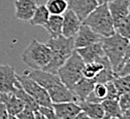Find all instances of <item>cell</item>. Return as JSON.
Masks as SVG:
<instances>
[{
    "instance_id": "cell-27",
    "label": "cell",
    "mask_w": 130,
    "mask_h": 119,
    "mask_svg": "<svg viewBox=\"0 0 130 119\" xmlns=\"http://www.w3.org/2000/svg\"><path fill=\"white\" fill-rule=\"evenodd\" d=\"M115 32L130 40V11L129 13L115 25Z\"/></svg>"
},
{
    "instance_id": "cell-6",
    "label": "cell",
    "mask_w": 130,
    "mask_h": 119,
    "mask_svg": "<svg viewBox=\"0 0 130 119\" xmlns=\"http://www.w3.org/2000/svg\"><path fill=\"white\" fill-rule=\"evenodd\" d=\"M17 78L21 84V86L25 89L27 93H29L32 98L34 99L36 102V104L39 107H50L52 108L53 103L51 101V98L48 96V92L46 89H44L42 86H40L39 84L34 81L32 78H30L28 75H18Z\"/></svg>"
},
{
    "instance_id": "cell-12",
    "label": "cell",
    "mask_w": 130,
    "mask_h": 119,
    "mask_svg": "<svg viewBox=\"0 0 130 119\" xmlns=\"http://www.w3.org/2000/svg\"><path fill=\"white\" fill-rule=\"evenodd\" d=\"M67 3L68 9H71L82 22L97 6L95 0H67Z\"/></svg>"
},
{
    "instance_id": "cell-39",
    "label": "cell",
    "mask_w": 130,
    "mask_h": 119,
    "mask_svg": "<svg viewBox=\"0 0 130 119\" xmlns=\"http://www.w3.org/2000/svg\"><path fill=\"white\" fill-rule=\"evenodd\" d=\"M97 5H102V4H107L108 2L112 1V0H95Z\"/></svg>"
},
{
    "instance_id": "cell-4",
    "label": "cell",
    "mask_w": 130,
    "mask_h": 119,
    "mask_svg": "<svg viewBox=\"0 0 130 119\" xmlns=\"http://www.w3.org/2000/svg\"><path fill=\"white\" fill-rule=\"evenodd\" d=\"M128 42V39L121 36L117 32L108 37H103L101 40L104 55L109 61L113 71H115V74L124 60Z\"/></svg>"
},
{
    "instance_id": "cell-34",
    "label": "cell",
    "mask_w": 130,
    "mask_h": 119,
    "mask_svg": "<svg viewBox=\"0 0 130 119\" xmlns=\"http://www.w3.org/2000/svg\"><path fill=\"white\" fill-rule=\"evenodd\" d=\"M7 117H8V113L5 108V105L2 102H0V119H6Z\"/></svg>"
},
{
    "instance_id": "cell-32",
    "label": "cell",
    "mask_w": 130,
    "mask_h": 119,
    "mask_svg": "<svg viewBox=\"0 0 130 119\" xmlns=\"http://www.w3.org/2000/svg\"><path fill=\"white\" fill-rule=\"evenodd\" d=\"M38 111L40 113H42L47 119H61L54 111L53 107L50 108V107H39L38 108Z\"/></svg>"
},
{
    "instance_id": "cell-31",
    "label": "cell",
    "mask_w": 130,
    "mask_h": 119,
    "mask_svg": "<svg viewBox=\"0 0 130 119\" xmlns=\"http://www.w3.org/2000/svg\"><path fill=\"white\" fill-rule=\"evenodd\" d=\"M18 119H35V111L29 107H26L17 115Z\"/></svg>"
},
{
    "instance_id": "cell-9",
    "label": "cell",
    "mask_w": 130,
    "mask_h": 119,
    "mask_svg": "<svg viewBox=\"0 0 130 119\" xmlns=\"http://www.w3.org/2000/svg\"><path fill=\"white\" fill-rule=\"evenodd\" d=\"M25 74L28 75L30 78H32L34 81H36L40 86L46 89V91L48 89H51L52 87H54L55 85H57V84L62 83V81L60 80L57 74L46 72L44 70H32V71L26 72Z\"/></svg>"
},
{
    "instance_id": "cell-35",
    "label": "cell",
    "mask_w": 130,
    "mask_h": 119,
    "mask_svg": "<svg viewBox=\"0 0 130 119\" xmlns=\"http://www.w3.org/2000/svg\"><path fill=\"white\" fill-rule=\"evenodd\" d=\"M73 119H93V118H91V117H89L85 112H83V111H80Z\"/></svg>"
},
{
    "instance_id": "cell-26",
    "label": "cell",
    "mask_w": 130,
    "mask_h": 119,
    "mask_svg": "<svg viewBox=\"0 0 130 119\" xmlns=\"http://www.w3.org/2000/svg\"><path fill=\"white\" fill-rule=\"evenodd\" d=\"M44 5L51 14L61 15L68 9L67 0H47Z\"/></svg>"
},
{
    "instance_id": "cell-33",
    "label": "cell",
    "mask_w": 130,
    "mask_h": 119,
    "mask_svg": "<svg viewBox=\"0 0 130 119\" xmlns=\"http://www.w3.org/2000/svg\"><path fill=\"white\" fill-rule=\"evenodd\" d=\"M130 74V58H128L120 67L115 75L117 76H124Z\"/></svg>"
},
{
    "instance_id": "cell-23",
    "label": "cell",
    "mask_w": 130,
    "mask_h": 119,
    "mask_svg": "<svg viewBox=\"0 0 130 119\" xmlns=\"http://www.w3.org/2000/svg\"><path fill=\"white\" fill-rule=\"evenodd\" d=\"M104 59H105V56L100 61L85 64L84 70H83V77L89 78V79H94L104 68Z\"/></svg>"
},
{
    "instance_id": "cell-8",
    "label": "cell",
    "mask_w": 130,
    "mask_h": 119,
    "mask_svg": "<svg viewBox=\"0 0 130 119\" xmlns=\"http://www.w3.org/2000/svg\"><path fill=\"white\" fill-rule=\"evenodd\" d=\"M19 84L14 68L8 65H0V92H14Z\"/></svg>"
},
{
    "instance_id": "cell-16",
    "label": "cell",
    "mask_w": 130,
    "mask_h": 119,
    "mask_svg": "<svg viewBox=\"0 0 130 119\" xmlns=\"http://www.w3.org/2000/svg\"><path fill=\"white\" fill-rule=\"evenodd\" d=\"M108 10L111 14L113 25H116L130 11V2L129 0H112L107 3Z\"/></svg>"
},
{
    "instance_id": "cell-41",
    "label": "cell",
    "mask_w": 130,
    "mask_h": 119,
    "mask_svg": "<svg viewBox=\"0 0 130 119\" xmlns=\"http://www.w3.org/2000/svg\"><path fill=\"white\" fill-rule=\"evenodd\" d=\"M109 119H120V118H118V117H115V118H109Z\"/></svg>"
},
{
    "instance_id": "cell-13",
    "label": "cell",
    "mask_w": 130,
    "mask_h": 119,
    "mask_svg": "<svg viewBox=\"0 0 130 119\" xmlns=\"http://www.w3.org/2000/svg\"><path fill=\"white\" fill-rule=\"evenodd\" d=\"M75 50L80 56V58L83 59L85 64L96 62V61H100L105 56L104 52H103V48H102L101 41L94 43V44H91V45L86 46V47L77 48Z\"/></svg>"
},
{
    "instance_id": "cell-19",
    "label": "cell",
    "mask_w": 130,
    "mask_h": 119,
    "mask_svg": "<svg viewBox=\"0 0 130 119\" xmlns=\"http://www.w3.org/2000/svg\"><path fill=\"white\" fill-rule=\"evenodd\" d=\"M82 109L83 112H85L89 117L93 119H103L104 111L101 103H93V102L83 101L77 103Z\"/></svg>"
},
{
    "instance_id": "cell-1",
    "label": "cell",
    "mask_w": 130,
    "mask_h": 119,
    "mask_svg": "<svg viewBox=\"0 0 130 119\" xmlns=\"http://www.w3.org/2000/svg\"><path fill=\"white\" fill-rule=\"evenodd\" d=\"M46 45L50 47L52 52V59L43 70L53 74H57L60 67L75 50L74 37H64L63 35L57 38L50 37L46 42Z\"/></svg>"
},
{
    "instance_id": "cell-7",
    "label": "cell",
    "mask_w": 130,
    "mask_h": 119,
    "mask_svg": "<svg viewBox=\"0 0 130 119\" xmlns=\"http://www.w3.org/2000/svg\"><path fill=\"white\" fill-rule=\"evenodd\" d=\"M102 38L103 37L101 35L93 31L89 26L82 24V26L79 27L77 33L74 36V47L75 49L86 47L91 44L100 42Z\"/></svg>"
},
{
    "instance_id": "cell-3",
    "label": "cell",
    "mask_w": 130,
    "mask_h": 119,
    "mask_svg": "<svg viewBox=\"0 0 130 119\" xmlns=\"http://www.w3.org/2000/svg\"><path fill=\"white\" fill-rule=\"evenodd\" d=\"M52 59V52L46 43L33 39L22 54V60L33 70H43Z\"/></svg>"
},
{
    "instance_id": "cell-14",
    "label": "cell",
    "mask_w": 130,
    "mask_h": 119,
    "mask_svg": "<svg viewBox=\"0 0 130 119\" xmlns=\"http://www.w3.org/2000/svg\"><path fill=\"white\" fill-rule=\"evenodd\" d=\"M52 103H64V102H76V99L71 89L65 86L63 83H59L47 90Z\"/></svg>"
},
{
    "instance_id": "cell-38",
    "label": "cell",
    "mask_w": 130,
    "mask_h": 119,
    "mask_svg": "<svg viewBox=\"0 0 130 119\" xmlns=\"http://www.w3.org/2000/svg\"><path fill=\"white\" fill-rule=\"evenodd\" d=\"M35 119H47L42 113H40L38 110L35 111Z\"/></svg>"
},
{
    "instance_id": "cell-15",
    "label": "cell",
    "mask_w": 130,
    "mask_h": 119,
    "mask_svg": "<svg viewBox=\"0 0 130 119\" xmlns=\"http://www.w3.org/2000/svg\"><path fill=\"white\" fill-rule=\"evenodd\" d=\"M53 109L61 119H73L80 111L79 105L76 102H64V103H54Z\"/></svg>"
},
{
    "instance_id": "cell-18",
    "label": "cell",
    "mask_w": 130,
    "mask_h": 119,
    "mask_svg": "<svg viewBox=\"0 0 130 119\" xmlns=\"http://www.w3.org/2000/svg\"><path fill=\"white\" fill-rule=\"evenodd\" d=\"M95 83L96 82L94 79H89V78L83 77L82 79H79L74 84V86L71 88V90H72V92L76 99V103L86 101L88 96L93 90V88L95 86Z\"/></svg>"
},
{
    "instance_id": "cell-10",
    "label": "cell",
    "mask_w": 130,
    "mask_h": 119,
    "mask_svg": "<svg viewBox=\"0 0 130 119\" xmlns=\"http://www.w3.org/2000/svg\"><path fill=\"white\" fill-rule=\"evenodd\" d=\"M38 4L36 0H14V13L19 21L29 22Z\"/></svg>"
},
{
    "instance_id": "cell-11",
    "label": "cell",
    "mask_w": 130,
    "mask_h": 119,
    "mask_svg": "<svg viewBox=\"0 0 130 119\" xmlns=\"http://www.w3.org/2000/svg\"><path fill=\"white\" fill-rule=\"evenodd\" d=\"M62 16V35L64 37H74L79 27L82 26V21L71 9H67Z\"/></svg>"
},
{
    "instance_id": "cell-17",
    "label": "cell",
    "mask_w": 130,
    "mask_h": 119,
    "mask_svg": "<svg viewBox=\"0 0 130 119\" xmlns=\"http://www.w3.org/2000/svg\"><path fill=\"white\" fill-rule=\"evenodd\" d=\"M0 102L5 105L8 115L17 116L25 108V104L13 92H0Z\"/></svg>"
},
{
    "instance_id": "cell-37",
    "label": "cell",
    "mask_w": 130,
    "mask_h": 119,
    "mask_svg": "<svg viewBox=\"0 0 130 119\" xmlns=\"http://www.w3.org/2000/svg\"><path fill=\"white\" fill-rule=\"evenodd\" d=\"M128 58H130V40H129V42H128V46H127V49H126V53H125V57H124V60H123V62H122V64L128 59ZM121 64V65H122ZM120 65V66H121ZM118 71V70H117Z\"/></svg>"
},
{
    "instance_id": "cell-28",
    "label": "cell",
    "mask_w": 130,
    "mask_h": 119,
    "mask_svg": "<svg viewBox=\"0 0 130 119\" xmlns=\"http://www.w3.org/2000/svg\"><path fill=\"white\" fill-rule=\"evenodd\" d=\"M112 82L115 84L119 94H122L130 90V74L124 75V76L115 75V78H113Z\"/></svg>"
},
{
    "instance_id": "cell-20",
    "label": "cell",
    "mask_w": 130,
    "mask_h": 119,
    "mask_svg": "<svg viewBox=\"0 0 130 119\" xmlns=\"http://www.w3.org/2000/svg\"><path fill=\"white\" fill-rule=\"evenodd\" d=\"M62 24L63 16L59 14H51L47 23L44 25V29L47 31L51 38H57L62 36Z\"/></svg>"
},
{
    "instance_id": "cell-24",
    "label": "cell",
    "mask_w": 130,
    "mask_h": 119,
    "mask_svg": "<svg viewBox=\"0 0 130 119\" xmlns=\"http://www.w3.org/2000/svg\"><path fill=\"white\" fill-rule=\"evenodd\" d=\"M106 96H107V88L105 83H95L93 90L88 96L86 101L93 102V103H101L102 101L106 99Z\"/></svg>"
},
{
    "instance_id": "cell-30",
    "label": "cell",
    "mask_w": 130,
    "mask_h": 119,
    "mask_svg": "<svg viewBox=\"0 0 130 119\" xmlns=\"http://www.w3.org/2000/svg\"><path fill=\"white\" fill-rule=\"evenodd\" d=\"M106 85V88H107V96H106V99L105 100H118L120 94L113 84L112 81H109L107 83H105Z\"/></svg>"
},
{
    "instance_id": "cell-22",
    "label": "cell",
    "mask_w": 130,
    "mask_h": 119,
    "mask_svg": "<svg viewBox=\"0 0 130 119\" xmlns=\"http://www.w3.org/2000/svg\"><path fill=\"white\" fill-rule=\"evenodd\" d=\"M50 11L47 10V8L45 7L44 4L38 5L37 8L35 9L33 15H32L31 20L29 21L30 24L32 26H40V27H44V25L47 23L48 18H50Z\"/></svg>"
},
{
    "instance_id": "cell-2",
    "label": "cell",
    "mask_w": 130,
    "mask_h": 119,
    "mask_svg": "<svg viewBox=\"0 0 130 119\" xmlns=\"http://www.w3.org/2000/svg\"><path fill=\"white\" fill-rule=\"evenodd\" d=\"M82 24L89 26L102 37H108L115 33V25L107 4L97 5L93 11L87 15Z\"/></svg>"
},
{
    "instance_id": "cell-36",
    "label": "cell",
    "mask_w": 130,
    "mask_h": 119,
    "mask_svg": "<svg viewBox=\"0 0 130 119\" xmlns=\"http://www.w3.org/2000/svg\"><path fill=\"white\" fill-rule=\"evenodd\" d=\"M120 119H130V108L122 112V115H121Z\"/></svg>"
},
{
    "instance_id": "cell-21",
    "label": "cell",
    "mask_w": 130,
    "mask_h": 119,
    "mask_svg": "<svg viewBox=\"0 0 130 119\" xmlns=\"http://www.w3.org/2000/svg\"><path fill=\"white\" fill-rule=\"evenodd\" d=\"M103 111H104V116L103 119H109V118H115L118 117L120 118L122 115V110L119 105L118 100H104L101 102Z\"/></svg>"
},
{
    "instance_id": "cell-40",
    "label": "cell",
    "mask_w": 130,
    "mask_h": 119,
    "mask_svg": "<svg viewBox=\"0 0 130 119\" xmlns=\"http://www.w3.org/2000/svg\"><path fill=\"white\" fill-rule=\"evenodd\" d=\"M6 119H18L17 116H12V115H8V117Z\"/></svg>"
},
{
    "instance_id": "cell-25",
    "label": "cell",
    "mask_w": 130,
    "mask_h": 119,
    "mask_svg": "<svg viewBox=\"0 0 130 119\" xmlns=\"http://www.w3.org/2000/svg\"><path fill=\"white\" fill-rule=\"evenodd\" d=\"M13 93H14L15 96H17V97H18V98L23 102L26 107H29V108H31V109H33L34 111L38 110L39 106L36 104V102L34 101V99L32 98L29 93H27V92L25 91V89L21 86L20 82H19L18 85L15 86V90H14V92H13Z\"/></svg>"
},
{
    "instance_id": "cell-29",
    "label": "cell",
    "mask_w": 130,
    "mask_h": 119,
    "mask_svg": "<svg viewBox=\"0 0 130 119\" xmlns=\"http://www.w3.org/2000/svg\"><path fill=\"white\" fill-rule=\"evenodd\" d=\"M118 101H119V105H120L122 112L129 109L130 108V90L120 94Z\"/></svg>"
},
{
    "instance_id": "cell-5",
    "label": "cell",
    "mask_w": 130,
    "mask_h": 119,
    "mask_svg": "<svg viewBox=\"0 0 130 119\" xmlns=\"http://www.w3.org/2000/svg\"><path fill=\"white\" fill-rule=\"evenodd\" d=\"M85 67V63L76 50L71 54V56L64 62V64L60 67L57 75L65 86L71 89L74 84L83 78V70Z\"/></svg>"
}]
</instances>
